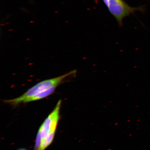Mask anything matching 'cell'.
<instances>
[{
  "label": "cell",
  "instance_id": "6da1fadb",
  "mask_svg": "<svg viewBox=\"0 0 150 150\" xmlns=\"http://www.w3.org/2000/svg\"><path fill=\"white\" fill-rule=\"evenodd\" d=\"M76 73V70H74L57 77L43 81L28 90L21 96L11 100H6V102L14 105L23 103L26 99L42 93L53 86H58L65 78L71 75L75 74Z\"/></svg>",
  "mask_w": 150,
  "mask_h": 150
},
{
  "label": "cell",
  "instance_id": "7a4b0ae2",
  "mask_svg": "<svg viewBox=\"0 0 150 150\" xmlns=\"http://www.w3.org/2000/svg\"><path fill=\"white\" fill-rule=\"evenodd\" d=\"M108 7L120 27L123 25L124 18L141 9L129 6L123 0H110Z\"/></svg>",
  "mask_w": 150,
  "mask_h": 150
},
{
  "label": "cell",
  "instance_id": "3957f363",
  "mask_svg": "<svg viewBox=\"0 0 150 150\" xmlns=\"http://www.w3.org/2000/svg\"><path fill=\"white\" fill-rule=\"evenodd\" d=\"M61 100H59L53 111L47 118L40 127L42 142L52 132L56 131L59 120V112Z\"/></svg>",
  "mask_w": 150,
  "mask_h": 150
},
{
  "label": "cell",
  "instance_id": "277c9868",
  "mask_svg": "<svg viewBox=\"0 0 150 150\" xmlns=\"http://www.w3.org/2000/svg\"><path fill=\"white\" fill-rule=\"evenodd\" d=\"M57 87V86H53V87L50 88L49 89L43 91L42 93L26 99L23 101V103H27L40 100V99L47 97L48 96L52 94V93H54Z\"/></svg>",
  "mask_w": 150,
  "mask_h": 150
},
{
  "label": "cell",
  "instance_id": "5b68a950",
  "mask_svg": "<svg viewBox=\"0 0 150 150\" xmlns=\"http://www.w3.org/2000/svg\"><path fill=\"white\" fill-rule=\"evenodd\" d=\"M56 131L52 132L46 138L41 142L40 147L37 150H45L51 144L54 137Z\"/></svg>",
  "mask_w": 150,
  "mask_h": 150
},
{
  "label": "cell",
  "instance_id": "8992f818",
  "mask_svg": "<svg viewBox=\"0 0 150 150\" xmlns=\"http://www.w3.org/2000/svg\"><path fill=\"white\" fill-rule=\"evenodd\" d=\"M42 135H41V129H39L38 133L36 142L35 144V150H37L39 149L42 142Z\"/></svg>",
  "mask_w": 150,
  "mask_h": 150
},
{
  "label": "cell",
  "instance_id": "52a82bcc",
  "mask_svg": "<svg viewBox=\"0 0 150 150\" xmlns=\"http://www.w3.org/2000/svg\"><path fill=\"white\" fill-rule=\"evenodd\" d=\"M18 150H26L23 149H20Z\"/></svg>",
  "mask_w": 150,
  "mask_h": 150
}]
</instances>
